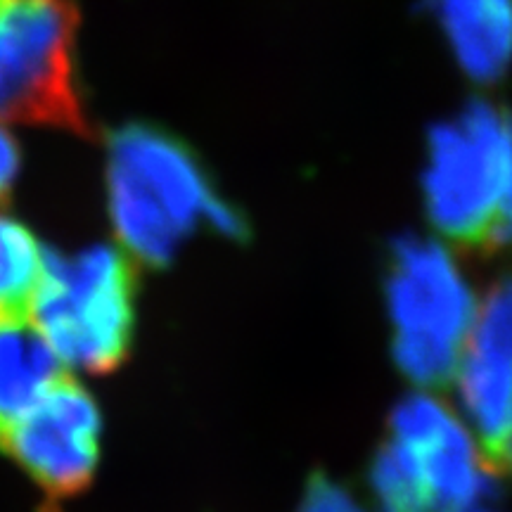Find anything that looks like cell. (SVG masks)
I'll return each instance as SVG.
<instances>
[{"instance_id": "cell-6", "label": "cell", "mask_w": 512, "mask_h": 512, "mask_svg": "<svg viewBox=\"0 0 512 512\" xmlns=\"http://www.w3.org/2000/svg\"><path fill=\"white\" fill-rule=\"evenodd\" d=\"M0 441L48 494H79L98 467V406L79 382L64 375L0 432Z\"/></svg>"}, {"instance_id": "cell-15", "label": "cell", "mask_w": 512, "mask_h": 512, "mask_svg": "<svg viewBox=\"0 0 512 512\" xmlns=\"http://www.w3.org/2000/svg\"><path fill=\"white\" fill-rule=\"evenodd\" d=\"M19 174V145L5 128H0V204L10 197Z\"/></svg>"}, {"instance_id": "cell-12", "label": "cell", "mask_w": 512, "mask_h": 512, "mask_svg": "<svg viewBox=\"0 0 512 512\" xmlns=\"http://www.w3.org/2000/svg\"><path fill=\"white\" fill-rule=\"evenodd\" d=\"M370 489L380 512H437L411 458L394 439L377 451L370 465Z\"/></svg>"}, {"instance_id": "cell-14", "label": "cell", "mask_w": 512, "mask_h": 512, "mask_svg": "<svg viewBox=\"0 0 512 512\" xmlns=\"http://www.w3.org/2000/svg\"><path fill=\"white\" fill-rule=\"evenodd\" d=\"M508 133H510V169H508V183H505L501 207H498L494 228H491L486 247H505L512 245V119H508Z\"/></svg>"}, {"instance_id": "cell-3", "label": "cell", "mask_w": 512, "mask_h": 512, "mask_svg": "<svg viewBox=\"0 0 512 512\" xmlns=\"http://www.w3.org/2000/svg\"><path fill=\"white\" fill-rule=\"evenodd\" d=\"M133 294L136 268L119 249L46 252L31 318L62 361L88 373H112L131 351Z\"/></svg>"}, {"instance_id": "cell-9", "label": "cell", "mask_w": 512, "mask_h": 512, "mask_svg": "<svg viewBox=\"0 0 512 512\" xmlns=\"http://www.w3.org/2000/svg\"><path fill=\"white\" fill-rule=\"evenodd\" d=\"M434 12L470 79H503L512 62V0H434Z\"/></svg>"}, {"instance_id": "cell-16", "label": "cell", "mask_w": 512, "mask_h": 512, "mask_svg": "<svg viewBox=\"0 0 512 512\" xmlns=\"http://www.w3.org/2000/svg\"><path fill=\"white\" fill-rule=\"evenodd\" d=\"M505 467L512 470V434H510V444H508V456H505Z\"/></svg>"}, {"instance_id": "cell-11", "label": "cell", "mask_w": 512, "mask_h": 512, "mask_svg": "<svg viewBox=\"0 0 512 512\" xmlns=\"http://www.w3.org/2000/svg\"><path fill=\"white\" fill-rule=\"evenodd\" d=\"M43 266L46 252L31 230L0 214V328L22 325L31 318Z\"/></svg>"}, {"instance_id": "cell-13", "label": "cell", "mask_w": 512, "mask_h": 512, "mask_svg": "<svg viewBox=\"0 0 512 512\" xmlns=\"http://www.w3.org/2000/svg\"><path fill=\"white\" fill-rule=\"evenodd\" d=\"M299 512H370L347 486L337 484L335 479L316 475L306 486Z\"/></svg>"}, {"instance_id": "cell-2", "label": "cell", "mask_w": 512, "mask_h": 512, "mask_svg": "<svg viewBox=\"0 0 512 512\" xmlns=\"http://www.w3.org/2000/svg\"><path fill=\"white\" fill-rule=\"evenodd\" d=\"M384 297L396 366L420 387L446 384L477 318L475 294L453 256L422 235H399L389 245Z\"/></svg>"}, {"instance_id": "cell-4", "label": "cell", "mask_w": 512, "mask_h": 512, "mask_svg": "<svg viewBox=\"0 0 512 512\" xmlns=\"http://www.w3.org/2000/svg\"><path fill=\"white\" fill-rule=\"evenodd\" d=\"M76 0H0V119L93 133L76 72Z\"/></svg>"}, {"instance_id": "cell-1", "label": "cell", "mask_w": 512, "mask_h": 512, "mask_svg": "<svg viewBox=\"0 0 512 512\" xmlns=\"http://www.w3.org/2000/svg\"><path fill=\"white\" fill-rule=\"evenodd\" d=\"M107 192L119 238L147 264H169L200 221L228 238L245 235L242 216L211 188L195 152L155 124L131 121L112 133Z\"/></svg>"}, {"instance_id": "cell-10", "label": "cell", "mask_w": 512, "mask_h": 512, "mask_svg": "<svg viewBox=\"0 0 512 512\" xmlns=\"http://www.w3.org/2000/svg\"><path fill=\"white\" fill-rule=\"evenodd\" d=\"M62 377V358L36 328H0V432Z\"/></svg>"}, {"instance_id": "cell-8", "label": "cell", "mask_w": 512, "mask_h": 512, "mask_svg": "<svg viewBox=\"0 0 512 512\" xmlns=\"http://www.w3.org/2000/svg\"><path fill=\"white\" fill-rule=\"evenodd\" d=\"M460 401L486 448L503 465L512 434V275L486 294L458 366Z\"/></svg>"}, {"instance_id": "cell-7", "label": "cell", "mask_w": 512, "mask_h": 512, "mask_svg": "<svg viewBox=\"0 0 512 512\" xmlns=\"http://www.w3.org/2000/svg\"><path fill=\"white\" fill-rule=\"evenodd\" d=\"M392 439L408 453L437 512H465L491 489V465L451 408L413 394L394 408Z\"/></svg>"}, {"instance_id": "cell-5", "label": "cell", "mask_w": 512, "mask_h": 512, "mask_svg": "<svg viewBox=\"0 0 512 512\" xmlns=\"http://www.w3.org/2000/svg\"><path fill=\"white\" fill-rule=\"evenodd\" d=\"M510 169L508 119L470 100L456 119L427 133L422 197L432 226L460 245L486 247Z\"/></svg>"}, {"instance_id": "cell-17", "label": "cell", "mask_w": 512, "mask_h": 512, "mask_svg": "<svg viewBox=\"0 0 512 512\" xmlns=\"http://www.w3.org/2000/svg\"><path fill=\"white\" fill-rule=\"evenodd\" d=\"M465 512H489V510H475V508H470V510H465Z\"/></svg>"}]
</instances>
